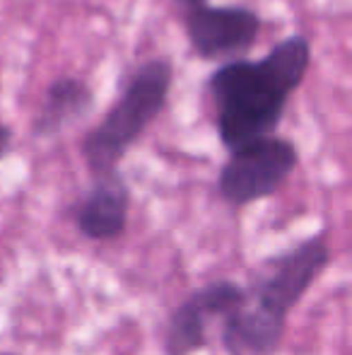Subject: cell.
<instances>
[{
    "mask_svg": "<svg viewBox=\"0 0 352 355\" xmlns=\"http://www.w3.org/2000/svg\"><path fill=\"white\" fill-rule=\"evenodd\" d=\"M94 94L87 83L80 78L63 75L56 83L48 85L46 99L41 104V112L34 119V133L41 138L56 136L66 126L80 121L82 116L92 109Z\"/></svg>",
    "mask_w": 352,
    "mask_h": 355,
    "instance_id": "9",
    "label": "cell"
},
{
    "mask_svg": "<svg viewBox=\"0 0 352 355\" xmlns=\"http://www.w3.org/2000/svg\"><path fill=\"white\" fill-rule=\"evenodd\" d=\"M10 148H12V131L5 123H0V159L10 153Z\"/></svg>",
    "mask_w": 352,
    "mask_h": 355,
    "instance_id": "11",
    "label": "cell"
},
{
    "mask_svg": "<svg viewBox=\"0 0 352 355\" xmlns=\"http://www.w3.org/2000/svg\"><path fill=\"white\" fill-rule=\"evenodd\" d=\"M186 32L193 51L205 61L239 56L256 44L261 17L249 8H203L188 10Z\"/></svg>",
    "mask_w": 352,
    "mask_h": 355,
    "instance_id": "6",
    "label": "cell"
},
{
    "mask_svg": "<svg viewBox=\"0 0 352 355\" xmlns=\"http://www.w3.org/2000/svg\"><path fill=\"white\" fill-rule=\"evenodd\" d=\"M131 211V189L121 172L94 177L92 189L85 193L75 211V225L82 237L92 242H113L126 232Z\"/></svg>",
    "mask_w": 352,
    "mask_h": 355,
    "instance_id": "7",
    "label": "cell"
},
{
    "mask_svg": "<svg viewBox=\"0 0 352 355\" xmlns=\"http://www.w3.org/2000/svg\"><path fill=\"white\" fill-rule=\"evenodd\" d=\"M299 164V150L292 141L268 136L263 141L230 153L217 177V191L230 206L244 208L272 196Z\"/></svg>",
    "mask_w": 352,
    "mask_h": 355,
    "instance_id": "3",
    "label": "cell"
},
{
    "mask_svg": "<svg viewBox=\"0 0 352 355\" xmlns=\"http://www.w3.org/2000/svg\"><path fill=\"white\" fill-rule=\"evenodd\" d=\"M328 263L331 244L326 242L324 234H314L292 247L290 252L272 259L263 276H259L251 288H246L249 300L287 319V314L302 302L306 290L316 283Z\"/></svg>",
    "mask_w": 352,
    "mask_h": 355,
    "instance_id": "4",
    "label": "cell"
},
{
    "mask_svg": "<svg viewBox=\"0 0 352 355\" xmlns=\"http://www.w3.org/2000/svg\"><path fill=\"white\" fill-rule=\"evenodd\" d=\"M172 80H174V66L165 56L142 63L128 80L116 104L82 141V157L94 177L116 172L128 148L167 107Z\"/></svg>",
    "mask_w": 352,
    "mask_h": 355,
    "instance_id": "2",
    "label": "cell"
},
{
    "mask_svg": "<svg viewBox=\"0 0 352 355\" xmlns=\"http://www.w3.org/2000/svg\"><path fill=\"white\" fill-rule=\"evenodd\" d=\"M266 66L277 75L282 85L290 92H295L302 85L311 63V44L302 34H290L287 39L277 42L275 46L263 56Z\"/></svg>",
    "mask_w": 352,
    "mask_h": 355,
    "instance_id": "10",
    "label": "cell"
},
{
    "mask_svg": "<svg viewBox=\"0 0 352 355\" xmlns=\"http://www.w3.org/2000/svg\"><path fill=\"white\" fill-rule=\"evenodd\" d=\"M0 355H15V353H0Z\"/></svg>",
    "mask_w": 352,
    "mask_h": 355,
    "instance_id": "13",
    "label": "cell"
},
{
    "mask_svg": "<svg viewBox=\"0 0 352 355\" xmlns=\"http://www.w3.org/2000/svg\"><path fill=\"white\" fill-rule=\"evenodd\" d=\"M207 89L217 107V133L230 153L275 136L292 94L263 58L225 63L210 75Z\"/></svg>",
    "mask_w": 352,
    "mask_h": 355,
    "instance_id": "1",
    "label": "cell"
},
{
    "mask_svg": "<svg viewBox=\"0 0 352 355\" xmlns=\"http://www.w3.org/2000/svg\"><path fill=\"white\" fill-rule=\"evenodd\" d=\"M183 5H186L188 10H196V8H203V5H207L205 0H181Z\"/></svg>",
    "mask_w": 352,
    "mask_h": 355,
    "instance_id": "12",
    "label": "cell"
},
{
    "mask_svg": "<svg viewBox=\"0 0 352 355\" xmlns=\"http://www.w3.org/2000/svg\"><path fill=\"white\" fill-rule=\"evenodd\" d=\"M249 300L244 285L234 281H212L193 290L181 304H176L167 322V355H191L207 346V324L212 319H227Z\"/></svg>",
    "mask_w": 352,
    "mask_h": 355,
    "instance_id": "5",
    "label": "cell"
},
{
    "mask_svg": "<svg viewBox=\"0 0 352 355\" xmlns=\"http://www.w3.org/2000/svg\"><path fill=\"white\" fill-rule=\"evenodd\" d=\"M287 319L246 300V304L222 319V346L230 355H272L285 334Z\"/></svg>",
    "mask_w": 352,
    "mask_h": 355,
    "instance_id": "8",
    "label": "cell"
}]
</instances>
